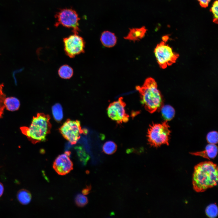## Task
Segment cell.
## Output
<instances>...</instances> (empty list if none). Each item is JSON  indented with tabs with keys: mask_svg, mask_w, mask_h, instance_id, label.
I'll use <instances>...</instances> for the list:
<instances>
[{
	"mask_svg": "<svg viewBox=\"0 0 218 218\" xmlns=\"http://www.w3.org/2000/svg\"><path fill=\"white\" fill-rule=\"evenodd\" d=\"M217 165L211 161L199 163L194 167L192 185L198 193L203 192L217 185L218 180Z\"/></svg>",
	"mask_w": 218,
	"mask_h": 218,
	"instance_id": "6da1fadb",
	"label": "cell"
},
{
	"mask_svg": "<svg viewBox=\"0 0 218 218\" xmlns=\"http://www.w3.org/2000/svg\"><path fill=\"white\" fill-rule=\"evenodd\" d=\"M50 119L48 114L38 113L33 117L29 127H21L20 129L22 133L33 144L45 141L51 128Z\"/></svg>",
	"mask_w": 218,
	"mask_h": 218,
	"instance_id": "7a4b0ae2",
	"label": "cell"
},
{
	"mask_svg": "<svg viewBox=\"0 0 218 218\" xmlns=\"http://www.w3.org/2000/svg\"><path fill=\"white\" fill-rule=\"evenodd\" d=\"M136 88L140 93L141 103L147 111L153 113L162 107V96L154 79L147 78L142 86Z\"/></svg>",
	"mask_w": 218,
	"mask_h": 218,
	"instance_id": "3957f363",
	"label": "cell"
},
{
	"mask_svg": "<svg viewBox=\"0 0 218 218\" xmlns=\"http://www.w3.org/2000/svg\"><path fill=\"white\" fill-rule=\"evenodd\" d=\"M168 121L153 123L148 129L147 137L149 144L157 147L164 144L169 145L171 131Z\"/></svg>",
	"mask_w": 218,
	"mask_h": 218,
	"instance_id": "277c9868",
	"label": "cell"
},
{
	"mask_svg": "<svg viewBox=\"0 0 218 218\" xmlns=\"http://www.w3.org/2000/svg\"><path fill=\"white\" fill-rule=\"evenodd\" d=\"M166 42L163 41L158 44L154 51L157 62L162 69L175 63L179 57V54L173 52Z\"/></svg>",
	"mask_w": 218,
	"mask_h": 218,
	"instance_id": "5b68a950",
	"label": "cell"
},
{
	"mask_svg": "<svg viewBox=\"0 0 218 218\" xmlns=\"http://www.w3.org/2000/svg\"><path fill=\"white\" fill-rule=\"evenodd\" d=\"M59 130L63 137L71 145L76 144L81 134L87 133V130L82 128L79 121L70 119H68L63 124Z\"/></svg>",
	"mask_w": 218,
	"mask_h": 218,
	"instance_id": "8992f818",
	"label": "cell"
},
{
	"mask_svg": "<svg viewBox=\"0 0 218 218\" xmlns=\"http://www.w3.org/2000/svg\"><path fill=\"white\" fill-rule=\"evenodd\" d=\"M55 18L57 21L55 24L56 26L61 25L71 28L74 33L78 34L80 18L75 11L71 9H64L57 13Z\"/></svg>",
	"mask_w": 218,
	"mask_h": 218,
	"instance_id": "52a82bcc",
	"label": "cell"
},
{
	"mask_svg": "<svg viewBox=\"0 0 218 218\" xmlns=\"http://www.w3.org/2000/svg\"><path fill=\"white\" fill-rule=\"evenodd\" d=\"M63 42L65 53L70 58H74L85 52V42L77 34L64 38Z\"/></svg>",
	"mask_w": 218,
	"mask_h": 218,
	"instance_id": "ba28073f",
	"label": "cell"
},
{
	"mask_svg": "<svg viewBox=\"0 0 218 218\" xmlns=\"http://www.w3.org/2000/svg\"><path fill=\"white\" fill-rule=\"evenodd\" d=\"M126 104L122 97L110 104L107 109L108 116L118 124L126 123L128 121L129 115L126 113Z\"/></svg>",
	"mask_w": 218,
	"mask_h": 218,
	"instance_id": "9c48e42d",
	"label": "cell"
},
{
	"mask_svg": "<svg viewBox=\"0 0 218 218\" xmlns=\"http://www.w3.org/2000/svg\"><path fill=\"white\" fill-rule=\"evenodd\" d=\"M69 157L64 153L58 155L54 161L53 167L58 174L66 175L73 169V164Z\"/></svg>",
	"mask_w": 218,
	"mask_h": 218,
	"instance_id": "30bf717a",
	"label": "cell"
},
{
	"mask_svg": "<svg viewBox=\"0 0 218 218\" xmlns=\"http://www.w3.org/2000/svg\"><path fill=\"white\" fill-rule=\"evenodd\" d=\"M218 153V147L216 144H209L204 150L191 152L190 153L193 155L200 156L210 160L214 158Z\"/></svg>",
	"mask_w": 218,
	"mask_h": 218,
	"instance_id": "8fae6325",
	"label": "cell"
},
{
	"mask_svg": "<svg viewBox=\"0 0 218 218\" xmlns=\"http://www.w3.org/2000/svg\"><path fill=\"white\" fill-rule=\"evenodd\" d=\"M147 31L145 26L139 28H130L128 35L124 38L134 41H139L145 36Z\"/></svg>",
	"mask_w": 218,
	"mask_h": 218,
	"instance_id": "7c38bea8",
	"label": "cell"
},
{
	"mask_svg": "<svg viewBox=\"0 0 218 218\" xmlns=\"http://www.w3.org/2000/svg\"><path fill=\"white\" fill-rule=\"evenodd\" d=\"M100 40L104 46L111 48L115 45L117 39L114 33L108 31H105L102 33Z\"/></svg>",
	"mask_w": 218,
	"mask_h": 218,
	"instance_id": "4fadbf2b",
	"label": "cell"
},
{
	"mask_svg": "<svg viewBox=\"0 0 218 218\" xmlns=\"http://www.w3.org/2000/svg\"><path fill=\"white\" fill-rule=\"evenodd\" d=\"M4 103L5 107L10 111H14L18 110L20 105L19 100L14 97H6Z\"/></svg>",
	"mask_w": 218,
	"mask_h": 218,
	"instance_id": "5bb4252c",
	"label": "cell"
},
{
	"mask_svg": "<svg viewBox=\"0 0 218 218\" xmlns=\"http://www.w3.org/2000/svg\"><path fill=\"white\" fill-rule=\"evenodd\" d=\"M17 197L19 202L24 205L29 203L31 199V195L30 192L25 189L19 190L17 193Z\"/></svg>",
	"mask_w": 218,
	"mask_h": 218,
	"instance_id": "9a60e30c",
	"label": "cell"
},
{
	"mask_svg": "<svg viewBox=\"0 0 218 218\" xmlns=\"http://www.w3.org/2000/svg\"><path fill=\"white\" fill-rule=\"evenodd\" d=\"M58 74L61 78L68 79L71 78L74 74L73 68L68 64L61 66L58 70Z\"/></svg>",
	"mask_w": 218,
	"mask_h": 218,
	"instance_id": "2e32d148",
	"label": "cell"
},
{
	"mask_svg": "<svg viewBox=\"0 0 218 218\" xmlns=\"http://www.w3.org/2000/svg\"><path fill=\"white\" fill-rule=\"evenodd\" d=\"M161 113L165 121H168L171 120L174 117L175 111L172 106L166 105L161 107Z\"/></svg>",
	"mask_w": 218,
	"mask_h": 218,
	"instance_id": "e0dca14e",
	"label": "cell"
},
{
	"mask_svg": "<svg viewBox=\"0 0 218 218\" xmlns=\"http://www.w3.org/2000/svg\"><path fill=\"white\" fill-rule=\"evenodd\" d=\"M52 112L53 117L56 121L60 122L63 117V109L59 103L54 104L52 107Z\"/></svg>",
	"mask_w": 218,
	"mask_h": 218,
	"instance_id": "ac0fdd59",
	"label": "cell"
},
{
	"mask_svg": "<svg viewBox=\"0 0 218 218\" xmlns=\"http://www.w3.org/2000/svg\"><path fill=\"white\" fill-rule=\"evenodd\" d=\"M117 149L116 144L111 141L106 142L103 145L102 150L104 152L108 155H111L115 152Z\"/></svg>",
	"mask_w": 218,
	"mask_h": 218,
	"instance_id": "d6986e66",
	"label": "cell"
},
{
	"mask_svg": "<svg viewBox=\"0 0 218 218\" xmlns=\"http://www.w3.org/2000/svg\"><path fill=\"white\" fill-rule=\"evenodd\" d=\"M75 149L80 160L84 165H86L90 159L89 156L81 147H77Z\"/></svg>",
	"mask_w": 218,
	"mask_h": 218,
	"instance_id": "ffe728a7",
	"label": "cell"
},
{
	"mask_svg": "<svg viewBox=\"0 0 218 218\" xmlns=\"http://www.w3.org/2000/svg\"><path fill=\"white\" fill-rule=\"evenodd\" d=\"M206 216L210 218H215L218 215V208L216 204H212L207 207L205 210Z\"/></svg>",
	"mask_w": 218,
	"mask_h": 218,
	"instance_id": "44dd1931",
	"label": "cell"
},
{
	"mask_svg": "<svg viewBox=\"0 0 218 218\" xmlns=\"http://www.w3.org/2000/svg\"><path fill=\"white\" fill-rule=\"evenodd\" d=\"M75 201L77 206L83 207L88 204V200L87 197L82 194H79L75 197Z\"/></svg>",
	"mask_w": 218,
	"mask_h": 218,
	"instance_id": "7402d4cb",
	"label": "cell"
},
{
	"mask_svg": "<svg viewBox=\"0 0 218 218\" xmlns=\"http://www.w3.org/2000/svg\"><path fill=\"white\" fill-rule=\"evenodd\" d=\"M207 142L210 144H216L218 142V134L217 131H213L208 133L206 137Z\"/></svg>",
	"mask_w": 218,
	"mask_h": 218,
	"instance_id": "603a6c76",
	"label": "cell"
},
{
	"mask_svg": "<svg viewBox=\"0 0 218 218\" xmlns=\"http://www.w3.org/2000/svg\"><path fill=\"white\" fill-rule=\"evenodd\" d=\"M3 84H0V118L2 116L5 108L4 102L6 98V95L3 91Z\"/></svg>",
	"mask_w": 218,
	"mask_h": 218,
	"instance_id": "cb8c5ba5",
	"label": "cell"
},
{
	"mask_svg": "<svg viewBox=\"0 0 218 218\" xmlns=\"http://www.w3.org/2000/svg\"><path fill=\"white\" fill-rule=\"evenodd\" d=\"M213 16V21L217 23L218 18V2L217 0L213 3L210 9Z\"/></svg>",
	"mask_w": 218,
	"mask_h": 218,
	"instance_id": "d4e9b609",
	"label": "cell"
},
{
	"mask_svg": "<svg viewBox=\"0 0 218 218\" xmlns=\"http://www.w3.org/2000/svg\"><path fill=\"white\" fill-rule=\"evenodd\" d=\"M199 3L200 5L202 7H207L211 0H197Z\"/></svg>",
	"mask_w": 218,
	"mask_h": 218,
	"instance_id": "484cf974",
	"label": "cell"
},
{
	"mask_svg": "<svg viewBox=\"0 0 218 218\" xmlns=\"http://www.w3.org/2000/svg\"><path fill=\"white\" fill-rule=\"evenodd\" d=\"M91 189V185L87 186L82 191V193L84 195H87L90 193V191Z\"/></svg>",
	"mask_w": 218,
	"mask_h": 218,
	"instance_id": "4316f807",
	"label": "cell"
},
{
	"mask_svg": "<svg viewBox=\"0 0 218 218\" xmlns=\"http://www.w3.org/2000/svg\"><path fill=\"white\" fill-rule=\"evenodd\" d=\"M4 190V186L3 184L0 182V197L3 194Z\"/></svg>",
	"mask_w": 218,
	"mask_h": 218,
	"instance_id": "83f0119b",
	"label": "cell"
}]
</instances>
